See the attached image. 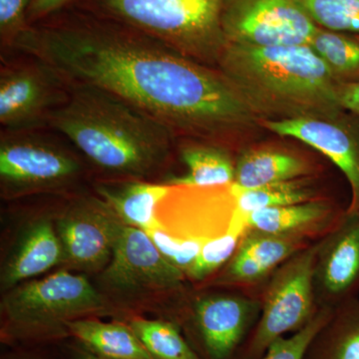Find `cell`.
<instances>
[{
    "instance_id": "cell-1",
    "label": "cell",
    "mask_w": 359,
    "mask_h": 359,
    "mask_svg": "<svg viewBox=\"0 0 359 359\" xmlns=\"http://www.w3.org/2000/svg\"><path fill=\"white\" fill-rule=\"evenodd\" d=\"M11 52L40 59L68 86L119 98L174 134L219 133L249 122L256 111L221 71L74 6L28 26Z\"/></svg>"
},
{
    "instance_id": "cell-2",
    "label": "cell",
    "mask_w": 359,
    "mask_h": 359,
    "mask_svg": "<svg viewBox=\"0 0 359 359\" xmlns=\"http://www.w3.org/2000/svg\"><path fill=\"white\" fill-rule=\"evenodd\" d=\"M48 127L97 167L132 177L155 171L167 159L175 135L119 98L81 85H70L67 100L52 112Z\"/></svg>"
},
{
    "instance_id": "cell-3",
    "label": "cell",
    "mask_w": 359,
    "mask_h": 359,
    "mask_svg": "<svg viewBox=\"0 0 359 359\" xmlns=\"http://www.w3.org/2000/svg\"><path fill=\"white\" fill-rule=\"evenodd\" d=\"M218 65L255 110L273 111L283 119L344 112L337 100L340 81L309 45L226 44Z\"/></svg>"
},
{
    "instance_id": "cell-4",
    "label": "cell",
    "mask_w": 359,
    "mask_h": 359,
    "mask_svg": "<svg viewBox=\"0 0 359 359\" xmlns=\"http://www.w3.org/2000/svg\"><path fill=\"white\" fill-rule=\"evenodd\" d=\"M224 0H77L73 6L131 26L187 57L218 65Z\"/></svg>"
},
{
    "instance_id": "cell-5",
    "label": "cell",
    "mask_w": 359,
    "mask_h": 359,
    "mask_svg": "<svg viewBox=\"0 0 359 359\" xmlns=\"http://www.w3.org/2000/svg\"><path fill=\"white\" fill-rule=\"evenodd\" d=\"M103 297L83 276L67 271L16 285L2 302L9 332L21 337L52 335L104 309Z\"/></svg>"
},
{
    "instance_id": "cell-6",
    "label": "cell",
    "mask_w": 359,
    "mask_h": 359,
    "mask_svg": "<svg viewBox=\"0 0 359 359\" xmlns=\"http://www.w3.org/2000/svg\"><path fill=\"white\" fill-rule=\"evenodd\" d=\"M318 250L316 244L299 250L271 276L244 359L261 358L273 341L299 332L316 316L320 309L314 290Z\"/></svg>"
},
{
    "instance_id": "cell-7",
    "label": "cell",
    "mask_w": 359,
    "mask_h": 359,
    "mask_svg": "<svg viewBox=\"0 0 359 359\" xmlns=\"http://www.w3.org/2000/svg\"><path fill=\"white\" fill-rule=\"evenodd\" d=\"M18 54L20 58L2 56L0 68V125L9 133L48 127L52 112L69 95V86L50 66Z\"/></svg>"
},
{
    "instance_id": "cell-8",
    "label": "cell",
    "mask_w": 359,
    "mask_h": 359,
    "mask_svg": "<svg viewBox=\"0 0 359 359\" xmlns=\"http://www.w3.org/2000/svg\"><path fill=\"white\" fill-rule=\"evenodd\" d=\"M226 44L252 47L309 45L318 26L302 0H224Z\"/></svg>"
},
{
    "instance_id": "cell-9",
    "label": "cell",
    "mask_w": 359,
    "mask_h": 359,
    "mask_svg": "<svg viewBox=\"0 0 359 359\" xmlns=\"http://www.w3.org/2000/svg\"><path fill=\"white\" fill-rule=\"evenodd\" d=\"M37 131L9 133L0 139V178L11 193L63 185L80 173L79 162L65 148Z\"/></svg>"
},
{
    "instance_id": "cell-10",
    "label": "cell",
    "mask_w": 359,
    "mask_h": 359,
    "mask_svg": "<svg viewBox=\"0 0 359 359\" xmlns=\"http://www.w3.org/2000/svg\"><path fill=\"white\" fill-rule=\"evenodd\" d=\"M184 273L168 262L148 233L123 224L101 283L120 294L158 292L179 287Z\"/></svg>"
},
{
    "instance_id": "cell-11",
    "label": "cell",
    "mask_w": 359,
    "mask_h": 359,
    "mask_svg": "<svg viewBox=\"0 0 359 359\" xmlns=\"http://www.w3.org/2000/svg\"><path fill=\"white\" fill-rule=\"evenodd\" d=\"M123 224L102 199H82L57 219L65 259L74 268L97 269L110 262Z\"/></svg>"
},
{
    "instance_id": "cell-12",
    "label": "cell",
    "mask_w": 359,
    "mask_h": 359,
    "mask_svg": "<svg viewBox=\"0 0 359 359\" xmlns=\"http://www.w3.org/2000/svg\"><path fill=\"white\" fill-rule=\"evenodd\" d=\"M316 297L320 308L335 309L359 290V215L344 212L318 243L314 269Z\"/></svg>"
},
{
    "instance_id": "cell-13",
    "label": "cell",
    "mask_w": 359,
    "mask_h": 359,
    "mask_svg": "<svg viewBox=\"0 0 359 359\" xmlns=\"http://www.w3.org/2000/svg\"><path fill=\"white\" fill-rule=\"evenodd\" d=\"M264 127L280 136L304 142L327 156L351 187V199L346 212L359 215V120L347 123L295 117L269 120Z\"/></svg>"
},
{
    "instance_id": "cell-14",
    "label": "cell",
    "mask_w": 359,
    "mask_h": 359,
    "mask_svg": "<svg viewBox=\"0 0 359 359\" xmlns=\"http://www.w3.org/2000/svg\"><path fill=\"white\" fill-rule=\"evenodd\" d=\"M261 314L259 302L238 295H214L196 304L194 327L207 359H231Z\"/></svg>"
},
{
    "instance_id": "cell-15",
    "label": "cell",
    "mask_w": 359,
    "mask_h": 359,
    "mask_svg": "<svg viewBox=\"0 0 359 359\" xmlns=\"http://www.w3.org/2000/svg\"><path fill=\"white\" fill-rule=\"evenodd\" d=\"M65 254L57 231L47 219L34 222L23 233L1 273V287L11 290L18 283L46 273L63 263Z\"/></svg>"
},
{
    "instance_id": "cell-16",
    "label": "cell",
    "mask_w": 359,
    "mask_h": 359,
    "mask_svg": "<svg viewBox=\"0 0 359 359\" xmlns=\"http://www.w3.org/2000/svg\"><path fill=\"white\" fill-rule=\"evenodd\" d=\"M171 187L146 182H130L120 187L99 186V196L116 216L127 226L144 231L162 228L157 218V208L169 195Z\"/></svg>"
},
{
    "instance_id": "cell-17",
    "label": "cell",
    "mask_w": 359,
    "mask_h": 359,
    "mask_svg": "<svg viewBox=\"0 0 359 359\" xmlns=\"http://www.w3.org/2000/svg\"><path fill=\"white\" fill-rule=\"evenodd\" d=\"M67 332L87 351L105 359H154L129 325L95 320H71Z\"/></svg>"
},
{
    "instance_id": "cell-18",
    "label": "cell",
    "mask_w": 359,
    "mask_h": 359,
    "mask_svg": "<svg viewBox=\"0 0 359 359\" xmlns=\"http://www.w3.org/2000/svg\"><path fill=\"white\" fill-rule=\"evenodd\" d=\"M304 359H359L358 297L334 309L314 335Z\"/></svg>"
},
{
    "instance_id": "cell-19",
    "label": "cell",
    "mask_w": 359,
    "mask_h": 359,
    "mask_svg": "<svg viewBox=\"0 0 359 359\" xmlns=\"http://www.w3.org/2000/svg\"><path fill=\"white\" fill-rule=\"evenodd\" d=\"M308 172L306 163L294 155L273 150L252 151L238 160L231 188H259L299 179Z\"/></svg>"
},
{
    "instance_id": "cell-20",
    "label": "cell",
    "mask_w": 359,
    "mask_h": 359,
    "mask_svg": "<svg viewBox=\"0 0 359 359\" xmlns=\"http://www.w3.org/2000/svg\"><path fill=\"white\" fill-rule=\"evenodd\" d=\"M332 214V208L320 201H309L252 212L245 218L247 230L283 236H302Z\"/></svg>"
},
{
    "instance_id": "cell-21",
    "label": "cell",
    "mask_w": 359,
    "mask_h": 359,
    "mask_svg": "<svg viewBox=\"0 0 359 359\" xmlns=\"http://www.w3.org/2000/svg\"><path fill=\"white\" fill-rule=\"evenodd\" d=\"M181 158L188 173L170 181L178 187L226 186L235 181L236 168L226 152L205 145H189L181 150Z\"/></svg>"
},
{
    "instance_id": "cell-22",
    "label": "cell",
    "mask_w": 359,
    "mask_h": 359,
    "mask_svg": "<svg viewBox=\"0 0 359 359\" xmlns=\"http://www.w3.org/2000/svg\"><path fill=\"white\" fill-rule=\"evenodd\" d=\"M309 46L340 82H359V35L318 26Z\"/></svg>"
},
{
    "instance_id": "cell-23",
    "label": "cell",
    "mask_w": 359,
    "mask_h": 359,
    "mask_svg": "<svg viewBox=\"0 0 359 359\" xmlns=\"http://www.w3.org/2000/svg\"><path fill=\"white\" fill-rule=\"evenodd\" d=\"M231 194L235 199L233 211L244 218L259 210L301 204L313 198V189L299 179L249 190H236L231 187Z\"/></svg>"
},
{
    "instance_id": "cell-24",
    "label": "cell",
    "mask_w": 359,
    "mask_h": 359,
    "mask_svg": "<svg viewBox=\"0 0 359 359\" xmlns=\"http://www.w3.org/2000/svg\"><path fill=\"white\" fill-rule=\"evenodd\" d=\"M128 325L154 359H203L173 323L137 318Z\"/></svg>"
},
{
    "instance_id": "cell-25",
    "label": "cell",
    "mask_w": 359,
    "mask_h": 359,
    "mask_svg": "<svg viewBox=\"0 0 359 359\" xmlns=\"http://www.w3.org/2000/svg\"><path fill=\"white\" fill-rule=\"evenodd\" d=\"M302 236L275 235L247 230L238 250L247 255L269 275L302 250Z\"/></svg>"
},
{
    "instance_id": "cell-26",
    "label": "cell",
    "mask_w": 359,
    "mask_h": 359,
    "mask_svg": "<svg viewBox=\"0 0 359 359\" xmlns=\"http://www.w3.org/2000/svg\"><path fill=\"white\" fill-rule=\"evenodd\" d=\"M245 231L247 226L244 217L233 211L226 233L218 237L209 238L205 243L199 257L187 273L188 276L193 280H204L223 264L229 263L237 252Z\"/></svg>"
},
{
    "instance_id": "cell-27",
    "label": "cell",
    "mask_w": 359,
    "mask_h": 359,
    "mask_svg": "<svg viewBox=\"0 0 359 359\" xmlns=\"http://www.w3.org/2000/svg\"><path fill=\"white\" fill-rule=\"evenodd\" d=\"M314 22L325 29L359 35V0H302Z\"/></svg>"
},
{
    "instance_id": "cell-28",
    "label": "cell",
    "mask_w": 359,
    "mask_h": 359,
    "mask_svg": "<svg viewBox=\"0 0 359 359\" xmlns=\"http://www.w3.org/2000/svg\"><path fill=\"white\" fill-rule=\"evenodd\" d=\"M334 309L320 308L313 320L299 332L280 337L273 341L259 359H304L314 335L327 323Z\"/></svg>"
},
{
    "instance_id": "cell-29",
    "label": "cell",
    "mask_w": 359,
    "mask_h": 359,
    "mask_svg": "<svg viewBox=\"0 0 359 359\" xmlns=\"http://www.w3.org/2000/svg\"><path fill=\"white\" fill-rule=\"evenodd\" d=\"M147 233L165 259L183 273H188L199 257L203 245L209 240L207 238L173 237L163 226L157 230L149 231Z\"/></svg>"
},
{
    "instance_id": "cell-30",
    "label": "cell",
    "mask_w": 359,
    "mask_h": 359,
    "mask_svg": "<svg viewBox=\"0 0 359 359\" xmlns=\"http://www.w3.org/2000/svg\"><path fill=\"white\" fill-rule=\"evenodd\" d=\"M32 0H0V42L11 52L14 42L28 27V11Z\"/></svg>"
},
{
    "instance_id": "cell-31",
    "label": "cell",
    "mask_w": 359,
    "mask_h": 359,
    "mask_svg": "<svg viewBox=\"0 0 359 359\" xmlns=\"http://www.w3.org/2000/svg\"><path fill=\"white\" fill-rule=\"evenodd\" d=\"M76 1L77 0H32L28 11V25H34L59 11H65Z\"/></svg>"
},
{
    "instance_id": "cell-32",
    "label": "cell",
    "mask_w": 359,
    "mask_h": 359,
    "mask_svg": "<svg viewBox=\"0 0 359 359\" xmlns=\"http://www.w3.org/2000/svg\"><path fill=\"white\" fill-rule=\"evenodd\" d=\"M337 100L342 110L359 116V82H339Z\"/></svg>"
},
{
    "instance_id": "cell-33",
    "label": "cell",
    "mask_w": 359,
    "mask_h": 359,
    "mask_svg": "<svg viewBox=\"0 0 359 359\" xmlns=\"http://www.w3.org/2000/svg\"><path fill=\"white\" fill-rule=\"evenodd\" d=\"M76 359H105L100 358V356L96 355V354L90 353L89 351H82L78 353Z\"/></svg>"
},
{
    "instance_id": "cell-34",
    "label": "cell",
    "mask_w": 359,
    "mask_h": 359,
    "mask_svg": "<svg viewBox=\"0 0 359 359\" xmlns=\"http://www.w3.org/2000/svg\"><path fill=\"white\" fill-rule=\"evenodd\" d=\"M25 359H28V358H25Z\"/></svg>"
}]
</instances>
